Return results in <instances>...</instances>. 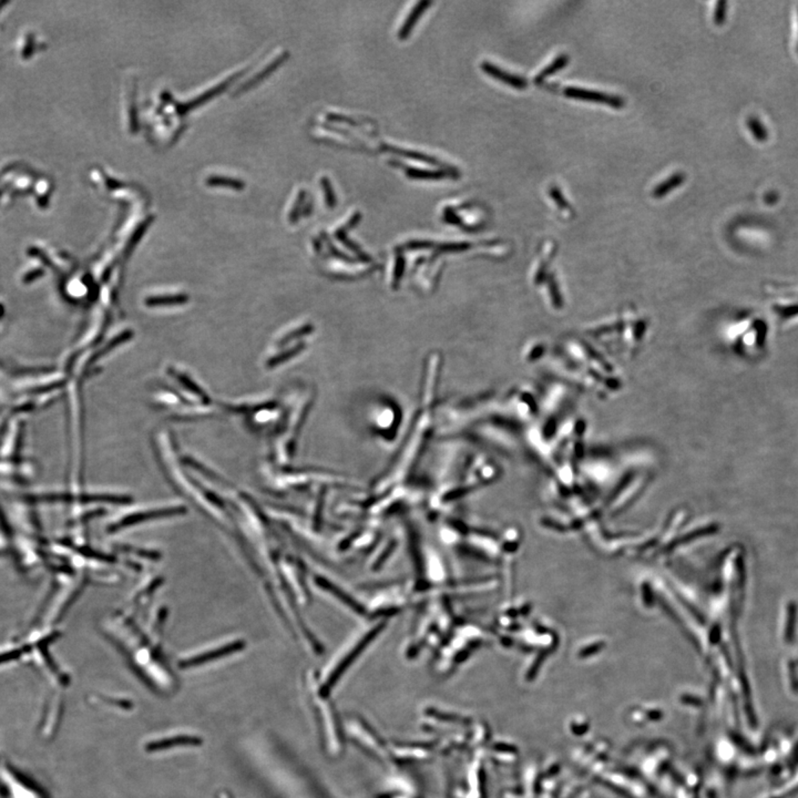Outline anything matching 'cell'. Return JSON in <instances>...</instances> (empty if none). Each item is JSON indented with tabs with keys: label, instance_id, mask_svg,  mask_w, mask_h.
<instances>
[{
	"label": "cell",
	"instance_id": "obj_5",
	"mask_svg": "<svg viewBox=\"0 0 798 798\" xmlns=\"http://www.w3.org/2000/svg\"><path fill=\"white\" fill-rule=\"evenodd\" d=\"M481 69H483L485 74H489L490 77L498 80L500 83H505V85L512 87V88L518 89V90H523L528 85L527 80L518 74H510V72H505L503 69L500 68L498 65H494L490 61H483L481 63Z\"/></svg>",
	"mask_w": 798,
	"mask_h": 798
},
{
	"label": "cell",
	"instance_id": "obj_14",
	"mask_svg": "<svg viewBox=\"0 0 798 798\" xmlns=\"http://www.w3.org/2000/svg\"><path fill=\"white\" fill-rule=\"evenodd\" d=\"M725 6L726 3H719L716 5L715 14H714V21L716 25H721L725 19Z\"/></svg>",
	"mask_w": 798,
	"mask_h": 798
},
{
	"label": "cell",
	"instance_id": "obj_8",
	"mask_svg": "<svg viewBox=\"0 0 798 798\" xmlns=\"http://www.w3.org/2000/svg\"><path fill=\"white\" fill-rule=\"evenodd\" d=\"M194 744H200V741L196 737L178 736V737H174V739H163L150 742L147 745V750H149V752H156V750H168V748H172V747L181 746V745H183V746H185V745L187 746L188 745L194 746Z\"/></svg>",
	"mask_w": 798,
	"mask_h": 798
},
{
	"label": "cell",
	"instance_id": "obj_9",
	"mask_svg": "<svg viewBox=\"0 0 798 798\" xmlns=\"http://www.w3.org/2000/svg\"><path fill=\"white\" fill-rule=\"evenodd\" d=\"M381 150L388 154H397V156H403V158H409V159L416 160V161H421V162L428 163L432 165H443V163L439 160L436 159L434 156H428V154H423V152H418V151L406 150V149L396 148L392 145H381Z\"/></svg>",
	"mask_w": 798,
	"mask_h": 798
},
{
	"label": "cell",
	"instance_id": "obj_2",
	"mask_svg": "<svg viewBox=\"0 0 798 798\" xmlns=\"http://www.w3.org/2000/svg\"><path fill=\"white\" fill-rule=\"evenodd\" d=\"M180 509L176 508H154L145 509L141 512H136V514H130L125 517L120 518L117 523L112 526V532H119L123 529L128 528V527L136 526L139 523L149 521V520L158 519V518L169 517L172 514H179Z\"/></svg>",
	"mask_w": 798,
	"mask_h": 798
},
{
	"label": "cell",
	"instance_id": "obj_1",
	"mask_svg": "<svg viewBox=\"0 0 798 798\" xmlns=\"http://www.w3.org/2000/svg\"><path fill=\"white\" fill-rule=\"evenodd\" d=\"M565 94L571 99L588 101V103H601L607 105L611 108L621 109L624 107V100L619 96L605 94L600 91L588 90V89L568 87L565 89Z\"/></svg>",
	"mask_w": 798,
	"mask_h": 798
},
{
	"label": "cell",
	"instance_id": "obj_6",
	"mask_svg": "<svg viewBox=\"0 0 798 798\" xmlns=\"http://www.w3.org/2000/svg\"><path fill=\"white\" fill-rule=\"evenodd\" d=\"M432 3L430 0H421L419 3H416L410 14L407 16L406 20L403 21L401 30L398 32V39L406 40L409 37V34H412V29L415 27L416 23H418L419 18L421 17V14L426 12L427 8Z\"/></svg>",
	"mask_w": 798,
	"mask_h": 798
},
{
	"label": "cell",
	"instance_id": "obj_4",
	"mask_svg": "<svg viewBox=\"0 0 798 798\" xmlns=\"http://www.w3.org/2000/svg\"><path fill=\"white\" fill-rule=\"evenodd\" d=\"M242 648H243V643H242L241 641H238V642L229 643V644L223 645V647H219V649L209 650L207 651V652H203V653L199 654V655L194 656V658H190V659L188 660H183V661L180 663V664H181L180 666L185 669L192 668V666H199V665L202 664V663L210 662V661H212V660L214 661V660L220 659L221 656L223 658V655L234 653V652H236V651L241 650Z\"/></svg>",
	"mask_w": 798,
	"mask_h": 798
},
{
	"label": "cell",
	"instance_id": "obj_13",
	"mask_svg": "<svg viewBox=\"0 0 798 798\" xmlns=\"http://www.w3.org/2000/svg\"><path fill=\"white\" fill-rule=\"evenodd\" d=\"M549 193H550L552 199L554 200V203L557 204V207L560 209V210H571V208H570V203H569V202L565 200L563 192H561V190L558 189L557 187H552V188H550V191H549Z\"/></svg>",
	"mask_w": 798,
	"mask_h": 798
},
{
	"label": "cell",
	"instance_id": "obj_7",
	"mask_svg": "<svg viewBox=\"0 0 798 798\" xmlns=\"http://www.w3.org/2000/svg\"><path fill=\"white\" fill-rule=\"evenodd\" d=\"M403 171L407 176L414 180H427V181H437L446 179L448 176H458V171L446 170H423V169L403 167Z\"/></svg>",
	"mask_w": 798,
	"mask_h": 798
},
{
	"label": "cell",
	"instance_id": "obj_11",
	"mask_svg": "<svg viewBox=\"0 0 798 798\" xmlns=\"http://www.w3.org/2000/svg\"><path fill=\"white\" fill-rule=\"evenodd\" d=\"M569 60H570V58H569L568 54H560V56H558V57L556 58V59H554V61L550 63V65H547L545 68H543V70H541V72L537 74V77L534 78V83L539 85V83L545 81L547 78L552 77V76H554V74L559 72L560 70H563V69L565 68L567 65H568Z\"/></svg>",
	"mask_w": 798,
	"mask_h": 798
},
{
	"label": "cell",
	"instance_id": "obj_3",
	"mask_svg": "<svg viewBox=\"0 0 798 798\" xmlns=\"http://www.w3.org/2000/svg\"><path fill=\"white\" fill-rule=\"evenodd\" d=\"M401 417L397 405L390 401H381L372 412V423L379 432H387L398 423H401Z\"/></svg>",
	"mask_w": 798,
	"mask_h": 798
},
{
	"label": "cell",
	"instance_id": "obj_12",
	"mask_svg": "<svg viewBox=\"0 0 798 798\" xmlns=\"http://www.w3.org/2000/svg\"><path fill=\"white\" fill-rule=\"evenodd\" d=\"M322 188L324 191L325 203L328 209H334L337 204V199H336L335 192L333 189L332 182L327 178L323 176L321 180Z\"/></svg>",
	"mask_w": 798,
	"mask_h": 798
},
{
	"label": "cell",
	"instance_id": "obj_10",
	"mask_svg": "<svg viewBox=\"0 0 798 798\" xmlns=\"http://www.w3.org/2000/svg\"><path fill=\"white\" fill-rule=\"evenodd\" d=\"M685 178L686 176L683 172H675V174H671L668 179L656 185L654 190L652 191V196L654 199H662L670 192L679 188L680 185H683Z\"/></svg>",
	"mask_w": 798,
	"mask_h": 798
}]
</instances>
